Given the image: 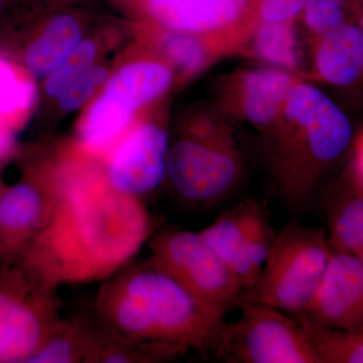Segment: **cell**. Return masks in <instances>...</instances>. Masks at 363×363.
Segmentation results:
<instances>
[{"label": "cell", "instance_id": "cell-25", "mask_svg": "<svg viewBox=\"0 0 363 363\" xmlns=\"http://www.w3.org/2000/svg\"><path fill=\"white\" fill-rule=\"evenodd\" d=\"M97 45L93 40H83L70 56L45 78V89L50 97L58 99L67 88L95 65Z\"/></svg>", "mask_w": 363, "mask_h": 363}, {"label": "cell", "instance_id": "cell-10", "mask_svg": "<svg viewBox=\"0 0 363 363\" xmlns=\"http://www.w3.org/2000/svg\"><path fill=\"white\" fill-rule=\"evenodd\" d=\"M169 133L162 124L147 121L133 125L104 160L112 187L140 198L167 179Z\"/></svg>", "mask_w": 363, "mask_h": 363}, {"label": "cell", "instance_id": "cell-26", "mask_svg": "<svg viewBox=\"0 0 363 363\" xmlns=\"http://www.w3.org/2000/svg\"><path fill=\"white\" fill-rule=\"evenodd\" d=\"M347 9L345 0H310L301 16L316 40L347 23Z\"/></svg>", "mask_w": 363, "mask_h": 363}, {"label": "cell", "instance_id": "cell-8", "mask_svg": "<svg viewBox=\"0 0 363 363\" xmlns=\"http://www.w3.org/2000/svg\"><path fill=\"white\" fill-rule=\"evenodd\" d=\"M217 357L233 363H322L298 321L269 305L242 307L226 324Z\"/></svg>", "mask_w": 363, "mask_h": 363}, {"label": "cell", "instance_id": "cell-33", "mask_svg": "<svg viewBox=\"0 0 363 363\" xmlns=\"http://www.w3.org/2000/svg\"><path fill=\"white\" fill-rule=\"evenodd\" d=\"M13 0H0V16L6 11L7 7L13 4Z\"/></svg>", "mask_w": 363, "mask_h": 363}, {"label": "cell", "instance_id": "cell-23", "mask_svg": "<svg viewBox=\"0 0 363 363\" xmlns=\"http://www.w3.org/2000/svg\"><path fill=\"white\" fill-rule=\"evenodd\" d=\"M250 51L272 67L297 70L298 56L294 21L272 23L259 21L250 33Z\"/></svg>", "mask_w": 363, "mask_h": 363}, {"label": "cell", "instance_id": "cell-22", "mask_svg": "<svg viewBox=\"0 0 363 363\" xmlns=\"http://www.w3.org/2000/svg\"><path fill=\"white\" fill-rule=\"evenodd\" d=\"M298 323L322 363H363V332L331 328L298 317Z\"/></svg>", "mask_w": 363, "mask_h": 363}, {"label": "cell", "instance_id": "cell-18", "mask_svg": "<svg viewBox=\"0 0 363 363\" xmlns=\"http://www.w3.org/2000/svg\"><path fill=\"white\" fill-rule=\"evenodd\" d=\"M80 18L70 11L52 14L39 35L26 48V71L35 79L47 78L82 43Z\"/></svg>", "mask_w": 363, "mask_h": 363}, {"label": "cell", "instance_id": "cell-12", "mask_svg": "<svg viewBox=\"0 0 363 363\" xmlns=\"http://www.w3.org/2000/svg\"><path fill=\"white\" fill-rule=\"evenodd\" d=\"M298 317L331 328L362 330L363 264L357 255L332 253L316 295Z\"/></svg>", "mask_w": 363, "mask_h": 363}, {"label": "cell", "instance_id": "cell-4", "mask_svg": "<svg viewBox=\"0 0 363 363\" xmlns=\"http://www.w3.org/2000/svg\"><path fill=\"white\" fill-rule=\"evenodd\" d=\"M332 253L323 229L286 226L274 236L259 278L241 294L238 306L269 305L302 314L316 295Z\"/></svg>", "mask_w": 363, "mask_h": 363}, {"label": "cell", "instance_id": "cell-21", "mask_svg": "<svg viewBox=\"0 0 363 363\" xmlns=\"http://www.w3.org/2000/svg\"><path fill=\"white\" fill-rule=\"evenodd\" d=\"M159 26L157 47L162 58L183 78L195 75L225 50L216 40Z\"/></svg>", "mask_w": 363, "mask_h": 363}, {"label": "cell", "instance_id": "cell-34", "mask_svg": "<svg viewBox=\"0 0 363 363\" xmlns=\"http://www.w3.org/2000/svg\"><path fill=\"white\" fill-rule=\"evenodd\" d=\"M6 186L4 185L2 181L0 180V198H1L2 193H4V189H6Z\"/></svg>", "mask_w": 363, "mask_h": 363}, {"label": "cell", "instance_id": "cell-24", "mask_svg": "<svg viewBox=\"0 0 363 363\" xmlns=\"http://www.w3.org/2000/svg\"><path fill=\"white\" fill-rule=\"evenodd\" d=\"M33 78L0 56V118L13 128L23 123L35 104L37 87Z\"/></svg>", "mask_w": 363, "mask_h": 363}, {"label": "cell", "instance_id": "cell-6", "mask_svg": "<svg viewBox=\"0 0 363 363\" xmlns=\"http://www.w3.org/2000/svg\"><path fill=\"white\" fill-rule=\"evenodd\" d=\"M149 260L205 309L223 318L238 306L242 288L201 233L168 228L147 240Z\"/></svg>", "mask_w": 363, "mask_h": 363}, {"label": "cell", "instance_id": "cell-11", "mask_svg": "<svg viewBox=\"0 0 363 363\" xmlns=\"http://www.w3.org/2000/svg\"><path fill=\"white\" fill-rule=\"evenodd\" d=\"M52 206V191L37 164L0 198V269L18 264L44 226Z\"/></svg>", "mask_w": 363, "mask_h": 363}, {"label": "cell", "instance_id": "cell-1", "mask_svg": "<svg viewBox=\"0 0 363 363\" xmlns=\"http://www.w3.org/2000/svg\"><path fill=\"white\" fill-rule=\"evenodd\" d=\"M37 164L52 210L16 264L59 288L104 281L135 259L152 234V217L140 198L112 187L104 161L73 143Z\"/></svg>", "mask_w": 363, "mask_h": 363}, {"label": "cell", "instance_id": "cell-16", "mask_svg": "<svg viewBox=\"0 0 363 363\" xmlns=\"http://www.w3.org/2000/svg\"><path fill=\"white\" fill-rule=\"evenodd\" d=\"M257 204L255 200L240 203L200 231L210 247L233 272L243 292L252 288L257 279L245 253L247 228Z\"/></svg>", "mask_w": 363, "mask_h": 363}, {"label": "cell", "instance_id": "cell-37", "mask_svg": "<svg viewBox=\"0 0 363 363\" xmlns=\"http://www.w3.org/2000/svg\"><path fill=\"white\" fill-rule=\"evenodd\" d=\"M360 332H363V329H362V331H360Z\"/></svg>", "mask_w": 363, "mask_h": 363}, {"label": "cell", "instance_id": "cell-7", "mask_svg": "<svg viewBox=\"0 0 363 363\" xmlns=\"http://www.w3.org/2000/svg\"><path fill=\"white\" fill-rule=\"evenodd\" d=\"M58 288L18 264L0 269V363H28L61 323Z\"/></svg>", "mask_w": 363, "mask_h": 363}, {"label": "cell", "instance_id": "cell-15", "mask_svg": "<svg viewBox=\"0 0 363 363\" xmlns=\"http://www.w3.org/2000/svg\"><path fill=\"white\" fill-rule=\"evenodd\" d=\"M315 75L335 87H350L363 79V33L357 21L315 40Z\"/></svg>", "mask_w": 363, "mask_h": 363}, {"label": "cell", "instance_id": "cell-29", "mask_svg": "<svg viewBox=\"0 0 363 363\" xmlns=\"http://www.w3.org/2000/svg\"><path fill=\"white\" fill-rule=\"evenodd\" d=\"M310 0H257L255 14L257 20L272 23L294 21Z\"/></svg>", "mask_w": 363, "mask_h": 363}, {"label": "cell", "instance_id": "cell-31", "mask_svg": "<svg viewBox=\"0 0 363 363\" xmlns=\"http://www.w3.org/2000/svg\"><path fill=\"white\" fill-rule=\"evenodd\" d=\"M350 9L354 14L355 21H357L363 33V7L358 4L357 0H353L350 4Z\"/></svg>", "mask_w": 363, "mask_h": 363}, {"label": "cell", "instance_id": "cell-14", "mask_svg": "<svg viewBox=\"0 0 363 363\" xmlns=\"http://www.w3.org/2000/svg\"><path fill=\"white\" fill-rule=\"evenodd\" d=\"M82 363H155L175 358L166 350L128 337L92 312L80 313Z\"/></svg>", "mask_w": 363, "mask_h": 363}, {"label": "cell", "instance_id": "cell-19", "mask_svg": "<svg viewBox=\"0 0 363 363\" xmlns=\"http://www.w3.org/2000/svg\"><path fill=\"white\" fill-rule=\"evenodd\" d=\"M173 81L166 62L143 60L119 68L107 79L104 91L136 111L161 98Z\"/></svg>", "mask_w": 363, "mask_h": 363}, {"label": "cell", "instance_id": "cell-32", "mask_svg": "<svg viewBox=\"0 0 363 363\" xmlns=\"http://www.w3.org/2000/svg\"><path fill=\"white\" fill-rule=\"evenodd\" d=\"M20 1L25 2L26 4H38L42 2H48V4H54L55 1L58 2L61 0H13V2Z\"/></svg>", "mask_w": 363, "mask_h": 363}, {"label": "cell", "instance_id": "cell-2", "mask_svg": "<svg viewBox=\"0 0 363 363\" xmlns=\"http://www.w3.org/2000/svg\"><path fill=\"white\" fill-rule=\"evenodd\" d=\"M94 310L119 333L174 357L190 350L216 352L226 325L149 259L131 260L102 281Z\"/></svg>", "mask_w": 363, "mask_h": 363}, {"label": "cell", "instance_id": "cell-5", "mask_svg": "<svg viewBox=\"0 0 363 363\" xmlns=\"http://www.w3.org/2000/svg\"><path fill=\"white\" fill-rule=\"evenodd\" d=\"M241 176L240 152L226 126L204 124L169 145L167 178L185 201L220 202L238 187Z\"/></svg>", "mask_w": 363, "mask_h": 363}, {"label": "cell", "instance_id": "cell-28", "mask_svg": "<svg viewBox=\"0 0 363 363\" xmlns=\"http://www.w3.org/2000/svg\"><path fill=\"white\" fill-rule=\"evenodd\" d=\"M107 79L108 72L104 67L93 66L58 98L60 107L65 111H77L93 96L100 86L106 83Z\"/></svg>", "mask_w": 363, "mask_h": 363}, {"label": "cell", "instance_id": "cell-20", "mask_svg": "<svg viewBox=\"0 0 363 363\" xmlns=\"http://www.w3.org/2000/svg\"><path fill=\"white\" fill-rule=\"evenodd\" d=\"M326 204L332 252L357 255L363 248V186L350 175Z\"/></svg>", "mask_w": 363, "mask_h": 363}, {"label": "cell", "instance_id": "cell-27", "mask_svg": "<svg viewBox=\"0 0 363 363\" xmlns=\"http://www.w3.org/2000/svg\"><path fill=\"white\" fill-rule=\"evenodd\" d=\"M274 236L276 234L267 220L262 205L259 203L250 219L247 240H245V253H247V260L257 278L271 250Z\"/></svg>", "mask_w": 363, "mask_h": 363}, {"label": "cell", "instance_id": "cell-36", "mask_svg": "<svg viewBox=\"0 0 363 363\" xmlns=\"http://www.w3.org/2000/svg\"><path fill=\"white\" fill-rule=\"evenodd\" d=\"M357 1L363 7V0H357Z\"/></svg>", "mask_w": 363, "mask_h": 363}, {"label": "cell", "instance_id": "cell-30", "mask_svg": "<svg viewBox=\"0 0 363 363\" xmlns=\"http://www.w3.org/2000/svg\"><path fill=\"white\" fill-rule=\"evenodd\" d=\"M16 150L14 128L0 118V164L13 156Z\"/></svg>", "mask_w": 363, "mask_h": 363}, {"label": "cell", "instance_id": "cell-9", "mask_svg": "<svg viewBox=\"0 0 363 363\" xmlns=\"http://www.w3.org/2000/svg\"><path fill=\"white\" fill-rule=\"evenodd\" d=\"M257 0H156L147 14L157 25L210 38L233 51L257 25Z\"/></svg>", "mask_w": 363, "mask_h": 363}, {"label": "cell", "instance_id": "cell-17", "mask_svg": "<svg viewBox=\"0 0 363 363\" xmlns=\"http://www.w3.org/2000/svg\"><path fill=\"white\" fill-rule=\"evenodd\" d=\"M135 111L102 92L79 123L76 145L86 154L104 161L133 128Z\"/></svg>", "mask_w": 363, "mask_h": 363}, {"label": "cell", "instance_id": "cell-3", "mask_svg": "<svg viewBox=\"0 0 363 363\" xmlns=\"http://www.w3.org/2000/svg\"><path fill=\"white\" fill-rule=\"evenodd\" d=\"M269 168L286 202L307 201L324 174L347 152L350 117L316 86L297 80L267 135Z\"/></svg>", "mask_w": 363, "mask_h": 363}, {"label": "cell", "instance_id": "cell-35", "mask_svg": "<svg viewBox=\"0 0 363 363\" xmlns=\"http://www.w3.org/2000/svg\"><path fill=\"white\" fill-rule=\"evenodd\" d=\"M357 257H358V259H360V262H362V264H363V248H362V250H360V252H357Z\"/></svg>", "mask_w": 363, "mask_h": 363}, {"label": "cell", "instance_id": "cell-13", "mask_svg": "<svg viewBox=\"0 0 363 363\" xmlns=\"http://www.w3.org/2000/svg\"><path fill=\"white\" fill-rule=\"evenodd\" d=\"M297 80L292 72L277 67L247 69L229 82L225 101L236 116L267 135L278 123Z\"/></svg>", "mask_w": 363, "mask_h": 363}]
</instances>
